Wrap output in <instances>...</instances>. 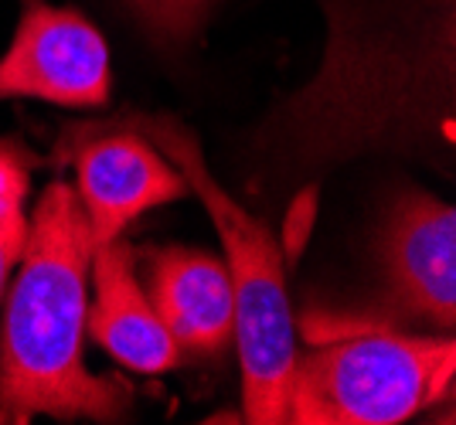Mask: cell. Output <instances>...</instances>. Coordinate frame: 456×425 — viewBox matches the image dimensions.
<instances>
[{"label":"cell","mask_w":456,"mask_h":425,"mask_svg":"<svg viewBox=\"0 0 456 425\" xmlns=\"http://www.w3.org/2000/svg\"><path fill=\"white\" fill-rule=\"evenodd\" d=\"M151 303L181 350L194 357L225 354L235 341V293L222 259L198 249L153 252Z\"/></svg>","instance_id":"8"},{"label":"cell","mask_w":456,"mask_h":425,"mask_svg":"<svg viewBox=\"0 0 456 425\" xmlns=\"http://www.w3.org/2000/svg\"><path fill=\"white\" fill-rule=\"evenodd\" d=\"M38 167V156L24 143L0 136V235L28 242V214L24 197L31 188V171Z\"/></svg>","instance_id":"11"},{"label":"cell","mask_w":456,"mask_h":425,"mask_svg":"<svg viewBox=\"0 0 456 425\" xmlns=\"http://www.w3.org/2000/svg\"><path fill=\"white\" fill-rule=\"evenodd\" d=\"M110 89V48L93 24L72 7L20 0L14 41L0 55V99L95 109L106 106Z\"/></svg>","instance_id":"5"},{"label":"cell","mask_w":456,"mask_h":425,"mask_svg":"<svg viewBox=\"0 0 456 425\" xmlns=\"http://www.w3.org/2000/svg\"><path fill=\"white\" fill-rule=\"evenodd\" d=\"M379 262L385 300L405 317L453 330L456 212L419 188H402L381 221Z\"/></svg>","instance_id":"7"},{"label":"cell","mask_w":456,"mask_h":425,"mask_svg":"<svg viewBox=\"0 0 456 425\" xmlns=\"http://www.w3.org/2000/svg\"><path fill=\"white\" fill-rule=\"evenodd\" d=\"M317 76L246 140L248 174L283 188L364 154L436 164L456 140V0H321Z\"/></svg>","instance_id":"1"},{"label":"cell","mask_w":456,"mask_h":425,"mask_svg":"<svg viewBox=\"0 0 456 425\" xmlns=\"http://www.w3.org/2000/svg\"><path fill=\"white\" fill-rule=\"evenodd\" d=\"M20 252H24V242H14V238L0 235V296L7 290V276H11V266L20 259Z\"/></svg>","instance_id":"12"},{"label":"cell","mask_w":456,"mask_h":425,"mask_svg":"<svg viewBox=\"0 0 456 425\" xmlns=\"http://www.w3.org/2000/svg\"><path fill=\"white\" fill-rule=\"evenodd\" d=\"M95 303L89 307V333L113 361L136 374H164L177 367L181 348L174 344L151 296L140 290L134 272V249L126 242H102L93 249Z\"/></svg>","instance_id":"9"},{"label":"cell","mask_w":456,"mask_h":425,"mask_svg":"<svg viewBox=\"0 0 456 425\" xmlns=\"http://www.w3.org/2000/svg\"><path fill=\"white\" fill-rule=\"evenodd\" d=\"M78 174V201L93 242H113L143 212L181 201L188 180L143 133L123 123L76 126L61 147Z\"/></svg>","instance_id":"6"},{"label":"cell","mask_w":456,"mask_h":425,"mask_svg":"<svg viewBox=\"0 0 456 425\" xmlns=\"http://www.w3.org/2000/svg\"><path fill=\"white\" fill-rule=\"evenodd\" d=\"M453 337L368 330L297 357L286 422L395 425L450 398Z\"/></svg>","instance_id":"4"},{"label":"cell","mask_w":456,"mask_h":425,"mask_svg":"<svg viewBox=\"0 0 456 425\" xmlns=\"http://www.w3.org/2000/svg\"><path fill=\"white\" fill-rule=\"evenodd\" d=\"M143 133L201 197L225 245V266L235 293V341L242 357L246 419L256 425L286 422L289 378L297 365V330L286 296L283 255L266 225L232 197L208 171L194 130L171 113H123L116 119Z\"/></svg>","instance_id":"3"},{"label":"cell","mask_w":456,"mask_h":425,"mask_svg":"<svg viewBox=\"0 0 456 425\" xmlns=\"http://www.w3.org/2000/svg\"><path fill=\"white\" fill-rule=\"evenodd\" d=\"M93 232L76 188L52 180L28 221L20 272L0 330V422L35 415L116 422L130 412V388L93 374L82 354L89 313Z\"/></svg>","instance_id":"2"},{"label":"cell","mask_w":456,"mask_h":425,"mask_svg":"<svg viewBox=\"0 0 456 425\" xmlns=\"http://www.w3.org/2000/svg\"><path fill=\"white\" fill-rule=\"evenodd\" d=\"M215 4L218 0H123L143 35L167 52H181L198 38Z\"/></svg>","instance_id":"10"}]
</instances>
